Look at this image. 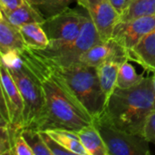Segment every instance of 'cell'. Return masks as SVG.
Masks as SVG:
<instances>
[{"mask_svg":"<svg viewBox=\"0 0 155 155\" xmlns=\"http://www.w3.org/2000/svg\"><path fill=\"white\" fill-rule=\"evenodd\" d=\"M128 59V52L112 38L107 41H101L84 52L79 62L90 66L97 67L108 61H114L122 64Z\"/></svg>","mask_w":155,"mask_h":155,"instance_id":"cell-10","label":"cell"},{"mask_svg":"<svg viewBox=\"0 0 155 155\" xmlns=\"http://www.w3.org/2000/svg\"><path fill=\"white\" fill-rule=\"evenodd\" d=\"M17 129L16 127L5 120L1 118L0 124V155H12L14 136Z\"/></svg>","mask_w":155,"mask_h":155,"instance_id":"cell-23","label":"cell"},{"mask_svg":"<svg viewBox=\"0 0 155 155\" xmlns=\"http://www.w3.org/2000/svg\"><path fill=\"white\" fill-rule=\"evenodd\" d=\"M1 64L7 69L18 70L24 65V62L19 51H10L1 54Z\"/></svg>","mask_w":155,"mask_h":155,"instance_id":"cell-25","label":"cell"},{"mask_svg":"<svg viewBox=\"0 0 155 155\" xmlns=\"http://www.w3.org/2000/svg\"><path fill=\"white\" fill-rule=\"evenodd\" d=\"M85 16L82 12L68 7L45 19L42 26L50 42L48 47H57L74 41L81 32Z\"/></svg>","mask_w":155,"mask_h":155,"instance_id":"cell-7","label":"cell"},{"mask_svg":"<svg viewBox=\"0 0 155 155\" xmlns=\"http://www.w3.org/2000/svg\"><path fill=\"white\" fill-rule=\"evenodd\" d=\"M0 13L14 25L20 28L22 25L30 24V23H40L42 24L45 21V18L40 15V13L27 1L25 0L23 5L19 7L12 10L10 12H3L0 10Z\"/></svg>","mask_w":155,"mask_h":155,"instance_id":"cell-15","label":"cell"},{"mask_svg":"<svg viewBox=\"0 0 155 155\" xmlns=\"http://www.w3.org/2000/svg\"><path fill=\"white\" fill-rule=\"evenodd\" d=\"M45 19H48L64 10L76 0H27Z\"/></svg>","mask_w":155,"mask_h":155,"instance_id":"cell-19","label":"cell"},{"mask_svg":"<svg viewBox=\"0 0 155 155\" xmlns=\"http://www.w3.org/2000/svg\"><path fill=\"white\" fill-rule=\"evenodd\" d=\"M45 131L57 143H59L65 149L69 150L73 154L87 155L76 132L64 129H51Z\"/></svg>","mask_w":155,"mask_h":155,"instance_id":"cell-18","label":"cell"},{"mask_svg":"<svg viewBox=\"0 0 155 155\" xmlns=\"http://www.w3.org/2000/svg\"><path fill=\"white\" fill-rule=\"evenodd\" d=\"M133 0H110L114 9L120 15V16L124 14V12L129 7L130 4Z\"/></svg>","mask_w":155,"mask_h":155,"instance_id":"cell-29","label":"cell"},{"mask_svg":"<svg viewBox=\"0 0 155 155\" xmlns=\"http://www.w3.org/2000/svg\"><path fill=\"white\" fill-rule=\"evenodd\" d=\"M155 15V0H133L129 7L120 16L119 21Z\"/></svg>","mask_w":155,"mask_h":155,"instance_id":"cell-21","label":"cell"},{"mask_svg":"<svg viewBox=\"0 0 155 155\" xmlns=\"http://www.w3.org/2000/svg\"><path fill=\"white\" fill-rule=\"evenodd\" d=\"M128 59L137 63L146 71L155 73V29L128 51Z\"/></svg>","mask_w":155,"mask_h":155,"instance_id":"cell-12","label":"cell"},{"mask_svg":"<svg viewBox=\"0 0 155 155\" xmlns=\"http://www.w3.org/2000/svg\"><path fill=\"white\" fill-rule=\"evenodd\" d=\"M21 133L25 140L32 149L34 155H52L39 130L32 128H23Z\"/></svg>","mask_w":155,"mask_h":155,"instance_id":"cell-22","label":"cell"},{"mask_svg":"<svg viewBox=\"0 0 155 155\" xmlns=\"http://www.w3.org/2000/svg\"><path fill=\"white\" fill-rule=\"evenodd\" d=\"M102 135L109 155H150V142L140 134H134L120 130L104 118L94 120Z\"/></svg>","mask_w":155,"mask_h":155,"instance_id":"cell-6","label":"cell"},{"mask_svg":"<svg viewBox=\"0 0 155 155\" xmlns=\"http://www.w3.org/2000/svg\"><path fill=\"white\" fill-rule=\"evenodd\" d=\"M101 41V37L87 14L81 32L74 41L61 46L47 47L44 50L35 51L54 64L69 65L79 62L81 55L84 52Z\"/></svg>","mask_w":155,"mask_h":155,"instance_id":"cell-5","label":"cell"},{"mask_svg":"<svg viewBox=\"0 0 155 155\" xmlns=\"http://www.w3.org/2000/svg\"><path fill=\"white\" fill-rule=\"evenodd\" d=\"M76 2L86 10L101 40L111 39L114 29L120 20V15L110 0H76Z\"/></svg>","mask_w":155,"mask_h":155,"instance_id":"cell-8","label":"cell"},{"mask_svg":"<svg viewBox=\"0 0 155 155\" xmlns=\"http://www.w3.org/2000/svg\"><path fill=\"white\" fill-rule=\"evenodd\" d=\"M127 61L120 64L116 87L121 89H129L139 84L143 79V74H138L134 67Z\"/></svg>","mask_w":155,"mask_h":155,"instance_id":"cell-20","label":"cell"},{"mask_svg":"<svg viewBox=\"0 0 155 155\" xmlns=\"http://www.w3.org/2000/svg\"><path fill=\"white\" fill-rule=\"evenodd\" d=\"M20 32L26 46L34 50H44L48 47L49 39L40 23H30L22 25Z\"/></svg>","mask_w":155,"mask_h":155,"instance_id":"cell-16","label":"cell"},{"mask_svg":"<svg viewBox=\"0 0 155 155\" xmlns=\"http://www.w3.org/2000/svg\"><path fill=\"white\" fill-rule=\"evenodd\" d=\"M119 67L120 64L114 61L104 62L96 67L99 82L105 95L106 103L116 88Z\"/></svg>","mask_w":155,"mask_h":155,"instance_id":"cell-17","label":"cell"},{"mask_svg":"<svg viewBox=\"0 0 155 155\" xmlns=\"http://www.w3.org/2000/svg\"><path fill=\"white\" fill-rule=\"evenodd\" d=\"M153 88H154V94H155V73H153Z\"/></svg>","mask_w":155,"mask_h":155,"instance_id":"cell-30","label":"cell"},{"mask_svg":"<svg viewBox=\"0 0 155 155\" xmlns=\"http://www.w3.org/2000/svg\"><path fill=\"white\" fill-rule=\"evenodd\" d=\"M47 62L63 77L70 90L93 119L99 118L104 112L106 98L99 82L96 67L80 62L69 65H57Z\"/></svg>","mask_w":155,"mask_h":155,"instance_id":"cell-3","label":"cell"},{"mask_svg":"<svg viewBox=\"0 0 155 155\" xmlns=\"http://www.w3.org/2000/svg\"><path fill=\"white\" fill-rule=\"evenodd\" d=\"M8 70L24 100L23 128L41 131L45 118V104L40 83L25 65L18 70Z\"/></svg>","mask_w":155,"mask_h":155,"instance_id":"cell-4","label":"cell"},{"mask_svg":"<svg viewBox=\"0 0 155 155\" xmlns=\"http://www.w3.org/2000/svg\"><path fill=\"white\" fill-rule=\"evenodd\" d=\"M22 129L23 128L17 129L15 134L12 155H34L32 149L22 135Z\"/></svg>","mask_w":155,"mask_h":155,"instance_id":"cell-24","label":"cell"},{"mask_svg":"<svg viewBox=\"0 0 155 155\" xmlns=\"http://www.w3.org/2000/svg\"><path fill=\"white\" fill-rule=\"evenodd\" d=\"M41 134H42V137L47 146V148L50 150L52 155H60V154H64V155H72L73 153L65 149L64 147H63L59 143H57L52 136H50L46 131H40Z\"/></svg>","mask_w":155,"mask_h":155,"instance_id":"cell-26","label":"cell"},{"mask_svg":"<svg viewBox=\"0 0 155 155\" xmlns=\"http://www.w3.org/2000/svg\"><path fill=\"white\" fill-rule=\"evenodd\" d=\"M25 0H0V10L3 12H10L19 7Z\"/></svg>","mask_w":155,"mask_h":155,"instance_id":"cell-28","label":"cell"},{"mask_svg":"<svg viewBox=\"0 0 155 155\" xmlns=\"http://www.w3.org/2000/svg\"><path fill=\"white\" fill-rule=\"evenodd\" d=\"M0 76L1 95L5 98L10 109L12 116L11 124L19 128H23L25 110L24 100L9 70L3 64L0 65Z\"/></svg>","mask_w":155,"mask_h":155,"instance_id":"cell-11","label":"cell"},{"mask_svg":"<svg viewBox=\"0 0 155 155\" xmlns=\"http://www.w3.org/2000/svg\"><path fill=\"white\" fill-rule=\"evenodd\" d=\"M155 29V15L119 21L113 32L112 39L127 52Z\"/></svg>","mask_w":155,"mask_h":155,"instance_id":"cell-9","label":"cell"},{"mask_svg":"<svg viewBox=\"0 0 155 155\" xmlns=\"http://www.w3.org/2000/svg\"><path fill=\"white\" fill-rule=\"evenodd\" d=\"M26 48L20 29L0 14V54L10 51L21 52Z\"/></svg>","mask_w":155,"mask_h":155,"instance_id":"cell-13","label":"cell"},{"mask_svg":"<svg viewBox=\"0 0 155 155\" xmlns=\"http://www.w3.org/2000/svg\"><path fill=\"white\" fill-rule=\"evenodd\" d=\"M154 110L153 78L148 76L132 88L116 87L100 117L120 130L144 136L147 120Z\"/></svg>","mask_w":155,"mask_h":155,"instance_id":"cell-2","label":"cell"},{"mask_svg":"<svg viewBox=\"0 0 155 155\" xmlns=\"http://www.w3.org/2000/svg\"><path fill=\"white\" fill-rule=\"evenodd\" d=\"M20 54L25 67L38 80L43 90L45 118L41 131L64 129L77 133L94 123L63 77L44 57L28 47Z\"/></svg>","mask_w":155,"mask_h":155,"instance_id":"cell-1","label":"cell"},{"mask_svg":"<svg viewBox=\"0 0 155 155\" xmlns=\"http://www.w3.org/2000/svg\"><path fill=\"white\" fill-rule=\"evenodd\" d=\"M77 134L87 155H109L106 144L94 123L81 129Z\"/></svg>","mask_w":155,"mask_h":155,"instance_id":"cell-14","label":"cell"},{"mask_svg":"<svg viewBox=\"0 0 155 155\" xmlns=\"http://www.w3.org/2000/svg\"><path fill=\"white\" fill-rule=\"evenodd\" d=\"M144 137L150 143L155 144V110L147 120L144 129Z\"/></svg>","mask_w":155,"mask_h":155,"instance_id":"cell-27","label":"cell"}]
</instances>
